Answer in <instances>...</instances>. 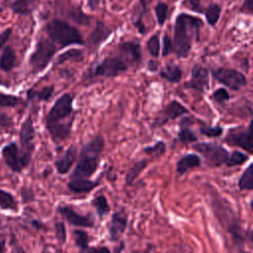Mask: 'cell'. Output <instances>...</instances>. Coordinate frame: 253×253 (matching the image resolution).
Masks as SVG:
<instances>
[{
    "label": "cell",
    "mask_w": 253,
    "mask_h": 253,
    "mask_svg": "<svg viewBox=\"0 0 253 253\" xmlns=\"http://www.w3.org/2000/svg\"><path fill=\"white\" fill-rule=\"evenodd\" d=\"M203 25L202 19L193 15L180 13L176 17L172 51L175 52L178 57L185 58L189 55L193 42L199 41L200 31Z\"/></svg>",
    "instance_id": "1"
},
{
    "label": "cell",
    "mask_w": 253,
    "mask_h": 253,
    "mask_svg": "<svg viewBox=\"0 0 253 253\" xmlns=\"http://www.w3.org/2000/svg\"><path fill=\"white\" fill-rule=\"evenodd\" d=\"M104 145L105 139L101 135H95L90 140H88L81 147L78 161L69 179H90V177L97 171L100 165L101 153L104 149Z\"/></svg>",
    "instance_id": "2"
},
{
    "label": "cell",
    "mask_w": 253,
    "mask_h": 253,
    "mask_svg": "<svg viewBox=\"0 0 253 253\" xmlns=\"http://www.w3.org/2000/svg\"><path fill=\"white\" fill-rule=\"evenodd\" d=\"M211 207L215 217L219 221L220 225L224 227L231 235L232 242L235 246H241L244 242H246L247 238L250 241L252 240V234H246V231L243 230V227L238 221V218L230 206L225 204V202L222 200H214L212 201Z\"/></svg>",
    "instance_id": "3"
},
{
    "label": "cell",
    "mask_w": 253,
    "mask_h": 253,
    "mask_svg": "<svg viewBox=\"0 0 253 253\" xmlns=\"http://www.w3.org/2000/svg\"><path fill=\"white\" fill-rule=\"evenodd\" d=\"M45 31L51 42L58 44L60 47H65L71 44L84 43V40L80 32L76 28L62 20H51L46 24Z\"/></svg>",
    "instance_id": "4"
},
{
    "label": "cell",
    "mask_w": 253,
    "mask_h": 253,
    "mask_svg": "<svg viewBox=\"0 0 253 253\" xmlns=\"http://www.w3.org/2000/svg\"><path fill=\"white\" fill-rule=\"evenodd\" d=\"M56 50L57 48L52 42L46 39L39 40L29 59V64L32 68V72L34 74H37L44 70L48 63L51 61Z\"/></svg>",
    "instance_id": "5"
},
{
    "label": "cell",
    "mask_w": 253,
    "mask_h": 253,
    "mask_svg": "<svg viewBox=\"0 0 253 253\" xmlns=\"http://www.w3.org/2000/svg\"><path fill=\"white\" fill-rule=\"evenodd\" d=\"M73 98L70 94L65 93L61 95L53 104L51 109L49 110L46 121H45V127L56 126V125H63L68 123H73V121H69L66 123H61L66 119L73 118V107H72Z\"/></svg>",
    "instance_id": "6"
},
{
    "label": "cell",
    "mask_w": 253,
    "mask_h": 253,
    "mask_svg": "<svg viewBox=\"0 0 253 253\" xmlns=\"http://www.w3.org/2000/svg\"><path fill=\"white\" fill-rule=\"evenodd\" d=\"M193 148L201 153L206 158L207 163L211 167H219L225 164L229 154L223 146L212 142L196 143L193 145Z\"/></svg>",
    "instance_id": "7"
},
{
    "label": "cell",
    "mask_w": 253,
    "mask_h": 253,
    "mask_svg": "<svg viewBox=\"0 0 253 253\" xmlns=\"http://www.w3.org/2000/svg\"><path fill=\"white\" fill-rule=\"evenodd\" d=\"M36 135V130L33 123V119L31 116H28L23 122L20 131H19V139H20V152L23 157L24 163L26 167L29 166L32 158V153L34 150V138Z\"/></svg>",
    "instance_id": "8"
},
{
    "label": "cell",
    "mask_w": 253,
    "mask_h": 253,
    "mask_svg": "<svg viewBox=\"0 0 253 253\" xmlns=\"http://www.w3.org/2000/svg\"><path fill=\"white\" fill-rule=\"evenodd\" d=\"M128 65L119 56H107L92 71V76L116 77L128 69Z\"/></svg>",
    "instance_id": "9"
},
{
    "label": "cell",
    "mask_w": 253,
    "mask_h": 253,
    "mask_svg": "<svg viewBox=\"0 0 253 253\" xmlns=\"http://www.w3.org/2000/svg\"><path fill=\"white\" fill-rule=\"evenodd\" d=\"M211 74L219 83L234 91L240 90L247 83L246 77L241 72L232 68L217 67L211 70Z\"/></svg>",
    "instance_id": "10"
},
{
    "label": "cell",
    "mask_w": 253,
    "mask_h": 253,
    "mask_svg": "<svg viewBox=\"0 0 253 253\" xmlns=\"http://www.w3.org/2000/svg\"><path fill=\"white\" fill-rule=\"evenodd\" d=\"M224 141L232 146H238L246 150L249 154L253 153L252 143V123L249 124L247 128H233L227 133Z\"/></svg>",
    "instance_id": "11"
},
{
    "label": "cell",
    "mask_w": 253,
    "mask_h": 253,
    "mask_svg": "<svg viewBox=\"0 0 253 253\" xmlns=\"http://www.w3.org/2000/svg\"><path fill=\"white\" fill-rule=\"evenodd\" d=\"M1 156L6 165L15 173H21L26 168L20 149L14 141L9 142L2 148Z\"/></svg>",
    "instance_id": "12"
},
{
    "label": "cell",
    "mask_w": 253,
    "mask_h": 253,
    "mask_svg": "<svg viewBox=\"0 0 253 253\" xmlns=\"http://www.w3.org/2000/svg\"><path fill=\"white\" fill-rule=\"evenodd\" d=\"M57 212L71 225L75 227L91 228L95 225L94 219L90 214L83 215L78 213L69 206H59L57 208Z\"/></svg>",
    "instance_id": "13"
},
{
    "label": "cell",
    "mask_w": 253,
    "mask_h": 253,
    "mask_svg": "<svg viewBox=\"0 0 253 253\" xmlns=\"http://www.w3.org/2000/svg\"><path fill=\"white\" fill-rule=\"evenodd\" d=\"M119 56L128 65H135L141 60V47L136 42H122L119 46Z\"/></svg>",
    "instance_id": "14"
},
{
    "label": "cell",
    "mask_w": 253,
    "mask_h": 253,
    "mask_svg": "<svg viewBox=\"0 0 253 253\" xmlns=\"http://www.w3.org/2000/svg\"><path fill=\"white\" fill-rule=\"evenodd\" d=\"M210 86L209 70L200 64H195L191 70V80L186 84V87L199 92H205Z\"/></svg>",
    "instance_id": "15"
},
{
    "label": "cell",
    "mask_w": 253,
    "mask_h": 253,
    "mask_svg": "<svg viewBox=\"0 0 253 253\" xmlns=\"http://www.w3.org/2000/svg\"><path fill=\"white\" fill-rule=\"evenodd\" d=\"M127 226V216L120 211H115L108 223V234L109 239L113 242L120 240L122 235L125 233Z\"/></svg>",
    "instance_id": "16"
},
{
    "label": "cell",
    "mask_w": 253,
    "mask_h": 253,
    "mask_svg": "<svg viewBox=\"0 0 253 253\" xmlns=\"http://www.w3.org/2000/svg\"><path fill=\"white\" fill-rule=\"evenodd\" d=\"M187 113H188V110L182 104H180L178 101L173 100L163 109V111L157 117L153 125L158 126L165 125L169 121H173L178 117H181Z\"/></svg>",
    "instance_id": "17"
},
{
    "label": "cell",
    "mask_w": 253,
    "mask_h": 253,
    "mask_svg": "<svg viewBox=\"0 0 253 253\" xmlns=\"http://www.w3.org/2000/svg\"><path fill=\"white\" fill-rule=\"evenodd\" d=\"M112 34V29L107 27L103 22H97L95 29L87 39V45L91 51H96L101 43L105 42Z\"/></svg>",
    "instance_id": "18"
},
{
    "label": "cell",
    "mask_w": 253,
    "mask_h": 253,
    "mask_svg": "<svg viewBox=\"0 0 253 253\" xmlns=\"http://www.w3.org/2000/svg\"><path fill=\"white\" fill-rule=\"evenodd\" d=\"M77 159V148L75 145H70L65 152L54 161V167L58 174L64 175L69 172L72 165Z\"/></svg>",
    "instance_id": "19"
},
{
    "label": "cell",
    "mask_w": 253,
    "mask_h": 253,
    "mask_svg": "<svg viewBox=\"0 0 253 253\" xmlns=\"http://www.w3.org/2000/svg\"><path fill=\"white\" fill-rule=\"evenodd\" d=\"M100 185V180L92 181L90 179L75 178L69 179L67 182V188L74 194H87Z\"/></svg>",
    "instance_id": "20"
},
{
    "label": "cell",
    "mask_w": 253,
    "mask_h": 253,
    "mask_svg": "<svg viewBox=\"0 0 253 253\" xmlns=\"http://www.w3.org/2000/svg\"><path fill=\"white\" fill-rule=\"evenodd\" d=\"M201 163H202V160L198 154H195V153L185 154L178 160L176 165V172L179 175H183L191 169L200 167Z\"/></svg>",
    "instance_id": "21"
},
{
    "label": "cell",
    "mask_w": 253,
    "mask_h": 253,
    "mask_svg": "<svg viewBox=\"0 0 253 253\" xmlns=\"http://www.w3.org/2000/svg\"><path fill=\"white\" fill-rule=\"evenodd\" d=\"M160 77L163 79L171 82V83H178L181 81L183 76L182 69L173 63H167L164 67L159 71Z\"/></svg>",
    "instance_id": "22"
},
{
    "label": "cell",
    "mask_w": 253,
    "mask_h": 253,
    "mask_svg": "<svg viewBox=\"0 0 253 253\" xmlns=\"http://www.w3.org/2000/svg\"><path fill=\"white\" fill-rule=\"evenodd\" d=\"M16 63V53L11 46H5L0 56V68L5 71H11Z\"/></svg>",
    "instance_id": "23"
},
{
    "label": "cell",
    "mask_w": 253,
    "mask_h": 253,
    "mask_svg": "<svg viewBox=\"0 0 253 253\" xmlns=\"http://www.w3.org/2000/svg\"><path fill=\"white\" fill-rule=\"evenodd\" d=\"M0 208L5 211H19V206L18 202L15 199V197L0 188Z\"/></svg>",
    "instance_id": "24"
},
{
    "label": "cell",
    "mask_w": 253,
    "mask_h": 253,
    "mask_svg": "<svg viewBox=\"0 0 253 253\" xmlns=\"http://www.w3.org/2000/svg\"><path fill=\"white\" fill-rule=\"evenodd\" d=\"M91 205L95 209V211L100 218H103L106 214H108L110 212V206H109L108 200H107L106 196L103 194L96 196L92 200Z\"/></svg>",
    "instance_id": "25"
},
{
    "label": "cell",
    "mask_w": 253,
    "mask_h": 253,
    "mask_svg": "<svg viewBox=\"0 0 253 253\" xmlns=\"http://www.w3.org/2000/svg\"><path fill=\"white\" fill-rule=\"evenodd\" d=\"M238 188L240 190H253V164L250 163L242 172L238 180Z\"/></svg>",
    "instance_id": "26"
},
{
    "label": "cell",
    "mask_w": 253,
    "mask_h": 253,
    "mask_svg": "<svg viewBox=\"0 0 253 253\" xmlns=\"http://www.w3.org/2000/svg\"><path fill=\"white\" fill-rule=\"evenodd\" d=\"M180 123H181V127L178 131L179 140L183 144H189V143H192V142H196L198 140V137L193 132V130L190 129V127H188L187 125L189 123H186V119L184 118Z\"/></svg>",
    "instance_id": "27"
},
{
    "label": "cell",
    "mask_w": 253,
    "mask_h": 253,
    "mask_svg": "<svg viewBox=\"0 0 253 253\" xmlns=\"http://www.w3.org/2000/svg\"><path fill=\"white\" fill-rule=\"evenodd\" d=\"M148 161L146 159H142L139 161H136L126 172V184L131 185L133 181L139 176V174L144 170V168L147 166Z\"/></svg>",
    "instance_id": "28"
},
{
    "label": "cell",
    "mask_w": 253,
    "mask_h": 253,
    "mask_svg": "<svg viewBox=\"0 0 253 253\" xmlns=\"http://www.w3.org/2000/svg\"><path fill=\"white\" fill-rule=\"evenodd\" d=\"M54 91V86L50 85V86H45L43 88H42L40 91H34V90H29L27 92V97L29 100H34L37 99L38 101H48Z\"/></svg>",
    "instance_id": "29"
},
{
    "label": "cell",
    "mask_w": 253,
    "mask_h": 253,
    "mask_svg": "<svg viewBox=\"0 0 253 253\" xmlns=\"http://www.w3.org/2000/svg\"><path fill=\"white\" fill-rule=\"evenodd\" d=\"M73 237H74L75 245L81 251V253H84L90 247L89 246L90 236L86 231H84L82 229H74Z\"/></svg>",
    "instance_id": "30"
},
{
    "label": "cell",
    "mask_w": 253,
    "mask_h": 253,
    "mask_svg": "<svg viewBox=\"0 0 253 253\" xmlns=\"http://www.w3.org/2000/svg\"><path fill=\"white\" fill-rule=\"evenodd\" d=\"M220 12H221L220 6L215 3H211L206 9H204V14H205L207 22L210 26L214 27L216 25V23L220 17Z\"/></svg>",
    "instance_id": "31"
},
{
    "label": "cell",
    "mask_w": 253,
    "mask_h": 253,
    "mask_svg": "<svg viewBox=\"0 0 253 253\" xmlns=\"http://www.w3.org/2000/svg\"><path fill=\"white\" fill-rule=\"evenodd\" d=\"M83 58H84L83 50L77 49V48H72V49H68V50L62 52L61 54H59L57 57V60H56V64H61L68 60L82 61Z\"/></svg>",
    "instance_id": "32"
},
{
    "label": "cell",
    "mask_w": 253,
    "mask_h": 253,
    "mask_svg": "<svg viewBox=\"0 0 253 253\" xmlns=\"http://www.w3.org/2000/svg\"><path fill=\"white\" fill-rule=\"evenodd\" d=\"M10 8L15 14L20 16H26L32 13L31 0H13Z\"/></svg>",
    "instance_id": "33"
},
{
    "label": "cell",
    "mask_w": 253,
    "mask_h": 253,
    "mask_svg": "<svg viewBox=\"0 0 253 253\" xmlns=\"http://www.w3.org/2000/svg\"><path fill=\"white\" fill-rule=\"evenodd\" d=\"M248 159H249V155H247L239 150H233L230 154H228L225 165L227 167L239 166V165L244 164Z\"/></svg>",
    "instance_id": "34"
},
{
    "label": "cell",
    "mask_w": 253,
    "mask_h": 253,
    "mask_svg": "<svg viewBox=\"0 0 253 253\" xmlns=\"http://www.w3.org/2000/svg\"><path fill=\"white\" fill-rule=\"evenodd\" d=\"M143 153H145L148 156L151 157H159L161 155H163L166 151V144L162 141L159 140L157 142H155L153 145L151 146H146L142 149Z\"/></svg>",
    "instance_id": "35"
},
{
    "label": "cell",
    "mask_w": 253,
    "mask_h": 253,
    "mask_svg": "<svg viewBox=\"0 0 253 253\" xmlns=\"http://www.w3.org/2000/svg\"><path fill=\"white\" fill-rule=\"evenodd\" d=\"M155 16L159 26H163L168 15V5L164 2H158L155 6Z\"/></svg>",
    "instance_id": "36"
},
{
    "label": "cell",
    "mask_w": 253,
    "mask_h": 253,
    "mask_svg": "<svg viewBox=\"0 0 253 253\" xmlns=\"http://www.w3.org/2000/svg\"><path fill=\"white\" fill-rule=\"evenodd\" d=\"M148 52L150 53V55L154 58L158 57L159 55V50H160V41H159V36L157 34L153 35L152 37H150L147 41L146 43Z\"/></svg>",
    "instance_id": "37"
},
{
    "label": "cell",
    "mask_w": 253,
    "mask_h": 253,
    "mask_svg": "<svg viewBox=\"0 0 253 253\" xmlns=\"http://www.w3.org/2000/svg\"><path fill=\"white\" fill-rule=\"evenodd\" d=\"M54 235L59 244H65L67 240V230L63 221H57L54 223Z\"/></svg>",
    "instance_id": "38"
},
{
    "label": "cell",
    "mask_w": 253,
    "mask_h": 253,
    "mask_svg": "<svg viewBox=\"0 0 253 253\" xmlns=\"http://www.w3.org/2000/svg\"><path fill=\"white\" fill-rule=\"evenodd\" d=\"M20 103H21V98L20 97L0 93V108H2V107L14 108Z\"/></svg>",
    "instance_id": "39"
},
{
    "label": "cell",
    "mask_w": 253,
    "mask_h": 253,
    "mask_svg": "<svg viewBox=\"0 0 253 253\" xmlns=\"http://www.w3.org/2000/svg\"><path fill=\"white\" fill-rule=\"evenodd\" d=\"M211 100L219 105H223L225 102H227L230 98L229 93L224 88H218L216 89L211 96Z\"/></svg>",
    "instance_id": "40"
},
{
    "label": "cell",
    "mask_w": 253,
    "mask_h": 253,
    "mask_svg": "<svg viewBox=\"0 0 253 253\" xmlns=\"http://www.w3.org/2000/svg\"><path fill=\"white\" fill-rule=\"evenodd\" d=\"M200 131L202 134L208 137H218L222 134L223 128L221 126H204L200 127Z\"/></svg>",
    "instance_id": "41"
},
{
    "label": "cell",
    "mask_w": 253,
    "mask_h": 253,
    "mask_svg": "<svg viewBox=\"0 0 253 253\" xmlns=\"http://www.w3.org/2000/svg\"><path fill=\"white\" fill-rule=\"evenodd\" d=\"M183 5L194 12L204 13V8L202 7L201 0H184Z\"/></svg>",
    "instance_id": "42"
},
{
    "label": "cell",
    "mask_w": 253,
    "mask_h": 253,
    "mask_svg": "<svg viewBox=\"0 0 253 253\" xmlns=\"http://www.w3.org/2000/svg\"><path fill=\"white\" fill-rule=\"evenodd\" d=\"M173 49V44H172V40L171 38L165 34L163 36V47H162V56H167L172 52Z\"/></svg>",
    "instance_id": "43"
},
{
    "label": "cell",
    "mask_w": 253,
    "mask_h": 253,
    "mask_svg": "<svg viewBox=\"0 0 253 253\" xmlns=\"http://www.w3.org/2000/svg\"><path fill=\"white\" fill-rule=\"evenodd\" d=\"M13 126V120L6 113L0 112V127L9 128Z\"/></svg>",
    "instance_id": "44"
},
{
    "label": "cell",
    "mask_w": 253,
    "mask_h": 253,
    "mask_svg": "<svg viewBox=\"0 0 253 253\" xmlns=\"http://www.w3.org/2000/svg\"><path fill=\"white\" fill-rule=\"evenodd\" d=\"M21 197H22L23 203H30L35 200V195L33 193V190L27 189V188H22Z\"/></svg>",
    "instance_id": "45"
},
{
    "label": "cell",
    "mask_w": 253,
    "mask_h": 253,
    "mask_svg": "<svg viewBox=\"0 0 253 253\" xmlns=\"http://www.w3.org/2000/svg\"><path fill=\"white\" fill-rule=\"evenodd\" d=\"M13 29L11 27L5 29L1 34H0V49L6 44V42H8V40L10 39L11 35H12Z\"/></svg>",
    "instance_id": "46"
},
{
    "label": "cell",
    "mask_w": 253,
    "mask_h": 253,
    "mask_svg": "<svg viewBox=\"0 0 253 253\" xmlns=\"http://www.w3.org/2000/svg\"><path fill=\"white\" fill-rule=\"evenodd\" d=\"M10 244H11V248H12V250L14 251V253H27V252L24 250V248L19 244V242L17 241V239H16L14 236H12Z\"/></svg>",
    "instance_id": "47"
},
{
    "label": "cell",
    "mask_w": 253,
    "mask_h": 253,
    "mask_svg": "<svg viewBox=\"0 0 253 253\" xmlns=\"http://www.w3.org/2000/svg\"><path fill=\"white\" fill-rule=\"evenodd\" d=\"M242 12L248 15L253 13V0H244L242 5Z\"/></svg>",
    "instance_id": "48"
},
{
    "label": "cell",
    "mask_w": 253,
    "mask_h": 253,
    "mask_svg": "<svg viewBox=\"0 0 253 253\" xmlns=\"http://www.w3.org/2000/svg\"><path fill=\"white\" fill-rule=\"evenodd\" d=\"M84 253H111V251L106 246H99V247H89Z\"/></svg>",
    "instance_id": "49"
},
{
    "label": "cell",
    "mask_w": 253,
    "mask_h": 253,
    "mask_svg": "<svg viewBox=\"0 0 253 253\" xmlns=\"http://www.w3.org/2000/svg\"><path fill=\"white\" fill-rule=\"evenodd\" d=\"M147 69L150 72H155L158 69V62L156 60H149L147 63Z\"/></svg>",
    "instance_id": "50"
},
{
    "label": "cell",
    "mask_w": 253,
    "mask_h": 253,
    "mask_svg": "<svg viewBox=\"0 0 253 253\" xmlns=\"http://www.w3.org/2000/svg\"><path fill=\"white\" fill-rule=\"evenodd\" d=\"M6 250V237L3 234H0V253H5Z\"/></svg>",
    "instance_id": "51"
},
{
    "label": "cell",
    "mask_w": 253,
    "mask_h": 253,
    "mask_svg": "<svg viewBox=\"0 0 253 253\" xmlns=\"http://www.w3.org/2000/svg\"><path fill=\"white\" fill-rule=\"evenodd\" d=\"M101 1L102 0H87V4L91 10H94L100 5Z\"/></svg>",
    "instance_id": "52"
},
{
    "label": "cell",
    "mask_w": 253,
    "mask_h": 253,
    "mask_svg": "<svg viewBox=\"0 0 253 253\" xmlns=\"http://www.w3.org/2000/svg\"><path fill=\"white\" fill-rule=\"evenodd\" d=\"M32 224H33L37 229H41V228L43 226V225L42 224V222H40L39 220H33V221H32Z\"/></svg>",
    "instance_id": "53"
},
{
    "label": "cell",
    "mask_w": 253,
    "mask_h": 253,
    "mask_svg": "<svg viewBox=\"0 0 253 253\" xmlns=\"http://www.w3.org/2000/svg\"><path fill=\"white\" fill-rule=\"evenodd\" d=\"M239 253H251L250 251H243V250H241Z\"/></svg>",
    "instance_id": "54"
},
{
    "label": "cell",
    "mask_w": 253,
    "mask_h": 253,
    "mask_svg": "<svg viewBox=\"0 0 253 253\" xmlns=\"http://www.w3.org/2000/svg\"><path fill=\"white\" fill-rule=\"evenodd\" d=\"M2 227V221H1V219H0V228Z\"/></svg>",
    "instance_id": "55"
},
{
    "label": "cell",
    "mask_w": 253,
    "mask_h": 253,
    "mask_svg": "<svg viewBox=\"0 0 253 253\" xmlns=\"http://www.w3.org/2000/svg\"><path fill=\"white\" fill-rule=\"evenodd\" d=\"M2 84H3V82H2V80L0 79V85H2Z\"/></svg>",
    "instance_id": "56"
}]
</instances>
